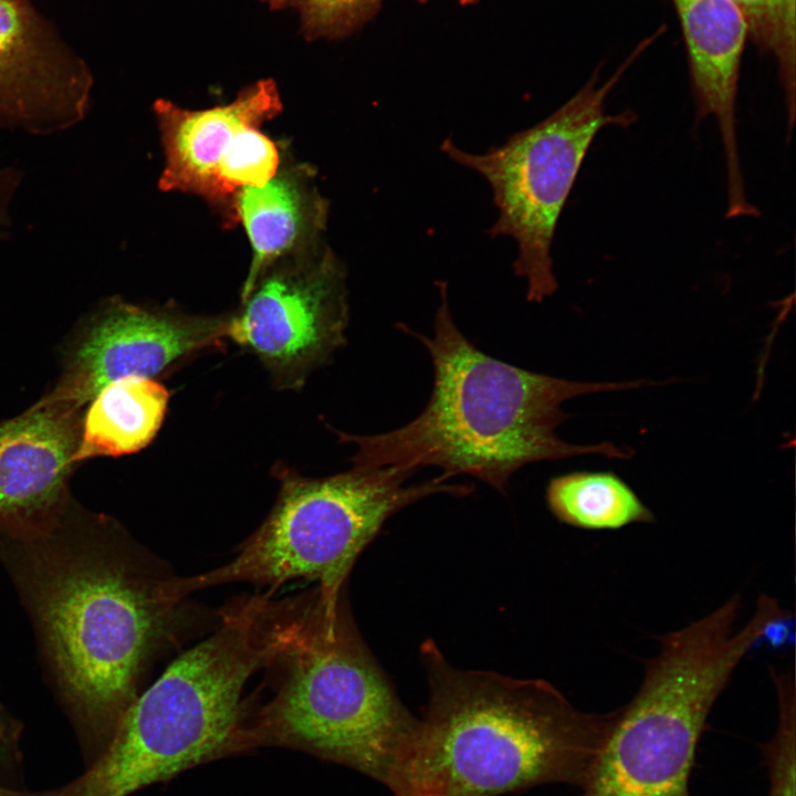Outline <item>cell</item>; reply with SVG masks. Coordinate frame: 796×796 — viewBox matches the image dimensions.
Segmentation results:
<instances>
[{"label": "cell", "mask_w": 796, "mask_h": 796, "mask_svg": "<svg viewBox=\"0 0 796 796\" xmlns=\"http://www.w3.org/2000/svg\"><path fill=\"white\" fill-rule=\"evenodd\" d=\"M0 557L91 765L177 630L181 603L165 589L174 574L116 521L73 501L40 533L0 534Z\"/></svg>", "instance_id": "cell-1"}, {"label": "cell", "mask_w": 796, "mask_h": 796, "mask_svg": "<svg viewBox=\"0 0 796 796\" xmlns=\"http://www.w3.org/2000/svg\"><path fill=\"white\" fill-rule=\"evenodd\" d=\"M420 654L429 703L386 784L394 796L585 784L617 710L583 712L544 680L458 669L432 640Z\"/></svg>", "instance_id": "cell-2"}, {"label": "cell", "mask_w": 796, "mask_h": 796, "mask_svg": "<svg viewBox=\"0 0 796 796\" xmlns=\"http://www.w3.org/2000/svg\"><path fill=\"white\" fill-rule=\"evenodd\" d=\"M438 286L440 304L431 336L398 325L420 341L431 357L430 399L412 421L389 432H338L342 442L356 446L355 465L437 467L444 480L467 474L504 492L511 476L528 463L583 454L630 458L631 451L612 442H566L556 429L567 418L564 401L635 389L647 381H575L496 359L462 334L451 315L447 283Z\"/></svg>", "instance_id": "cell-3"}, {"label": "cell", "mask_w": 796, "mask_h": 796, "mask_svg": "<svg viewBox=\"0 0 796 796\" xmlns=\"http://www.w3.org/2000/svg\"><path fill=\"white\" fill-rule=\"evenodd\" d=\"M263 669L273 696L243 723L245 748L307 752L387 784L416 731V719L364 643L345 600L318 589L279 600Z\"/></svg>", "instance_id": "cell-4"}, {"label": "cell", "mask_w": 796, "mask_h": 796, "mask_svg": "<svg viewBox=\"0 0 796 796\" xmlns=\"http://www.w3.org/2000/svg\"><path fill=\"white\" fill-rule=\"evenodd\" d=\"M275 603L248 596L218 629L176 658L123 714L108 745L65 796H129L198 765L245 751L241 694L273 646Z\"/></svg>", "instance_id": "cell-5"}, {"label": "cell", "mask_w": 796, "mask_h": 796, "mask_svg": "<svg viewBox=\"0 0 796 796\" xmlns=\"http://www.w3.org/2000/svg\"><path fill=\"white\" fill-rule=\"evenodd\" d=\"M739 608L740 598L733 596L660 638L638 692L616 709L577 796H693L691 773L712 706L776 615L772 605L760 601L748 622L734 632Z\"/></svg>", "instance_id": "cell-6"}, {"label": "cell", "mask_w": 796, "mask_h": 796, "mask_svg": "<svg viewBox=\"0 0 796 796\" xmlns=\"http://www.w3.org/2000/svg\"><path fill=\"white\" fill-rule=\"evenodd\" d=\"M417 470L355 465L326 478L276 469L279 496L258 530L229 563L195 576L172 575L166 593L175 603L208 587L249 583L270 591L292 579L318 582L322 600L335 603L357 557L395 513L419 500L446 493L465 496L468 484L441 475L407 484Z\"/></svg>", "instance_id": "cell-7"}, {"label": "cell", "mask_w": 796, "mask_h": 796, "mask_svg": "<svg viewBox=\"0 0 796 796\" xmlns=\"http://www.w3.org/2000/svg\"><path fill=\"white\" fill-rule=\"evenodd\" d=\"M646 43L607 81L600 83L596 71L553 114L501 146L472 154L459 148L451 137L441 145L450 159L490 184L499 217L488 232L492 238L504 235L516 241L513 269L526 280L531 302L540 303L557 290L552 259L554 233L590 145L604 127L633 121L629 112L607 114L606 101Z\"/></svg>", "instance_id": "cell-8"}, {"label": "cell", "mask_w": 796, "mask_h": 796, "mask_svg": "<svg viewBox=\"0 0 796 796\" xmlns=\"http://www.w3.org/2000/svg\"><path fill=\"white\" fill-rule=\"evenodd\" d=\"M230 315L228 338L253 353L281 389H298L346 344L345 272L329 251L285 256Z\"/></svg>", "instance_id": "cell-9"}, {"label": "cell", "mask_w": 796, "mask_h": 796, "mask_svg": "<svg viewBox=\"0 0 796 796\" xmlns=\"http://www.w3.org/2000/svg\"><path fill=\"white\" fill-rule=\"evenodd\" d=\"M154 109L165 151L163 190L228 201L277 171L276 147L259 130L282 109L273 81L253 84L227 105L190 111L159 100Z\"/></svg>", "instance_id": "cell-10"}, {"label": "cell", "mask_w": 796, "mask_h": 796, "mask_svg": "<svg viewBox=\"0 0 796 796\" xmlns=\"http://www.w3.org/2000/svg\"><path fill=\"white\" fill-rule=\"evenodd\" d=\"M229 317L108 298L66 346L61 378L45 397L83 408L112 381L154 378L193 354L222 345Z\"/></svg>", "instance_id": "cell-11"}, {"label": "cell", "mask_w": 796, "mask_h": 796, "mask_svg": "<svg viewBox=\"0 0 796 796\" xmlns=\"http://www.w3.org/2000/svg\"><path fill=\"white\" fill-rule=\"evenodd\" d=\"M92 74L29 0H0V128L64 130L90 108Z\"/></svg>", "instance_id": "cell-12"}, {"label": "cell", "mask_w": 796, "mask_h": 796, "mask_svg": "<svg viewBox=\"0 0 796 796\" xmlns=\"http://www.w3.org/2000/svg\"><path fill=\"white\" fill-rule=\"evenodd\" d=\"M82 409L44 396L0 423V534L40 533L72 503Z\"/></svg>", "instance_id": "cell-13"}, {"label": "cell", "mask_w": 796, "mask_h": 796, "mask_svg": "<svg viewBox=\"0 0 796 796\" xmlns=\"http://www.w3.org/2000/svg\"><path fill=\"white\" fill-rule=\"evenodd\" d=\"M688 55L696 118L713 116L726 164L727 205L743 207L745 182L736 134L741 61L748 38L745 20L732 0H671Z\"/></svg>", "instance_id": "cell-14"}, {"label": "cell", "mask_w": 796, "mask_h": 796, "mask_svg": "<svg viewBox=\"0 0 796 796\" xmlns=\"http://www.w3.org/2000/svg\"><path fill=\"white\" fill-rule=\"evenodd\" d=\"M232 202L253 252L243 300L265 270L317 237L327 209L307 178L292 169L276 171L262 186L239 189Z\"/></svg>", "instance_id": "cell-15"}, {"label": "cell", "mask_w": 796, "mask_h": 796, "mask_svg": "<svg viewBox=\"0 0 796 796\" xmlns=\"http://www.w3.org/2000/svg\"><path fill=\"white\" fill-rule=\"evenodd\" d=\"M169 391L154 378L128 376L106 385L83 415L77 462L144 449L165 419Z\"/></svg>", "instance_id": "cell-16"}, {"label": "cell", "mask_w": 796, "mask_h": 796, "mask_svg": "<svg viewBox=\"0 0 796 796\" xmlns=\"http://www.w3.org/2000/svg\"><path fill=\"white\" fill-rule=\"evenodd\" d=\"M549 511L562 523L584 530H618L652 523V512L612 472L576 471L553 478L546 488Z\"/></svg>", "instance_id": "cell-17"}, {"label": "cell", "mask_w": 796, "mask_h": 796, "mask_svg": "<svg viewBox=\"0 0 796 796\" xmlns=\"http://www.w3.org/2000/svg\"><path fill=\"white\" fill-rule=\"evenodd\" d=\"M743 15L748 38L778 67L789 132L795 119L796 0H732Z\"/></svg>", "instance_id": "cell-18"}, {"label": "cell", "mask_w": 796, "mask_h": 796, "mask_svg": "<svg viewBox=\"0 0 796 796\" xmlns=\"http://www.w3.org/2000/svg\"><path fill=\"white\" fill-rule=\"evenodd\" d=\"M778 720L773 737L760 745L767 769V796L796 795L795 690L792 677L773 672Z\"/></svg>", "instance_id": "cell-19"}, {"label": "cell", "mask_w": 796, "mask_h": 796, "mask_svg": "<svg viewBox=\"0 0 796 796\" xmlns=\"http://www.w3.org/2000/svg\"><path fill=\"white\" fill-rule=\"evenodd\" d=\"M272 9H293L310 39L345 36L360 27L383 0H263Z\"/></svg>", "instance_id": "cell-20"}, {"label": "cell", "mask_w": 796, "mask_h": 796, "mask_svg": "<svg viewBox=\"0 0 796 796\" xmlns=\"http://www.w3.org/2000/svg\"><path fill=\"white\" fill-rule=\"evenodd\" d=\"M21 725L0 705V773L17 769L20 764Z\"/></svg>", "instance_id": "cell-21"}, {"label": "cell", "mask_w": 796, "mask_h": 796, "mask_svg": "<svg viewBox=\"0 0 796 796\" xmlns=\"http://www.w3.org/2000/svg\"><path fill=\"white\" fill-rule=\"evenodd\" d=\"M22 179V172L13 167L0 168V237L8 229L9 207Z\"/></svg>", "instance_id": "cell-22"}, {"label": "cell", "mask_w": 796, "mask_h": 796, "mask_svg": "<svg viewBox=\"0 0 796 796\" xmlns=\"http://www.w3.org/2000/svg\"><path fill=\"white\" fill-rule=\"evenodd\" d=\"M0 796H65L64 786L46 792H25L0 785Z\"/></svg>", "instance_id": "cell-23"}, {"label": "cell", "mask_w": 796, "mask_h": 796, "mask_svg": "<svg viewBox=\"0 0 796 796\" xmlns=\"http://www.w3.org/2000/svg\"><path fill=\"white\" fill-rule=\"evenodd\" d=\"M475 1H476V0H460V2H461L462 4H470V3H473V2H475Z\"/></svg>", "instance_id": "cell-24"}]
</instances>
